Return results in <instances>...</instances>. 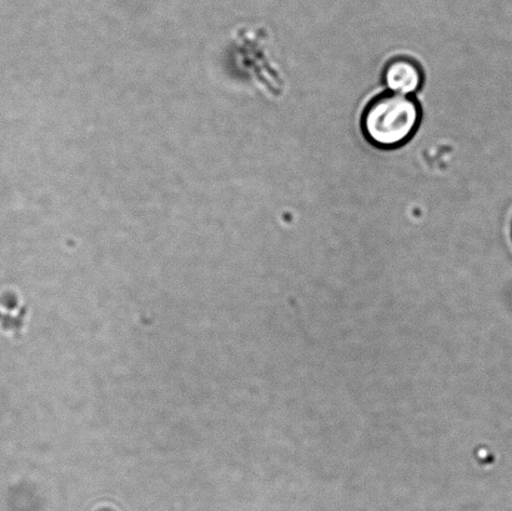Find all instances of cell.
I'll return each instance as SVG.
<instances>
[{"label": "cell", "instance_id": "6da1fadb", "mask_svg": "<svg viewBox=\"0 0 512 511\" xmlns=\"http://www.w3.org/2000/svg\"><path fill=\"white\" fill-rule=\"evenodd\" d=\"M420 122V107L408 95H380L366 108L363 117L365 137L379 148H396L413 137Z\"/></svg>", "mask_w": 512, "mask_h": 511}, {"label": "cell", "instance_id": "7a4b0ae2", "mask_svg": "<svg viewBox=\"0 0 512 511\" xmlns=\"http://www.w3.org/2000/svg\"><path fill=\"white\" fill-rule=\"evenodd\" d=\"M384 82L391 93L410 97L423 85V73L414 60L398 58L391 60L385 68Z\"/></svg>", "mask_w": 512, "mask_h": 511}]
</instances>
